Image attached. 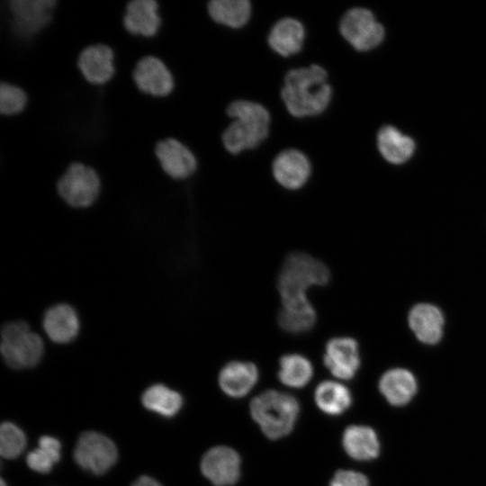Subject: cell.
<instances>
[{
	"label": "cell",
	"mask_w": 486,
	"mask_h": 486,
	"mask_svg": "<svg viewBox=\"0 0 486 486\" xmlns=\"http://www.w3.org/2000/svg\"><path fill=\"white\" fill-rule=\"evenodd\" d=\"M330 280L328 267L304 252H292L284 259L277 277V290L283 309L300 310L313 306L307 292L324 286Z\"/></svg>",
	"instance_id": "cell-1"
},
{
	"label": "cell",
	"mask_w": 486,
	"mask_h": 486,
	"mask_svg": "<svg viewBox=\"0 0 486 486\" xmlns=\"http://www.w3.org/2000/svg\"><path fill=\"white\" fill-rule=\"evenodd\" d=\"M332 96L327 71L319 65L290 70L284 77L281 97L287 111L295 117L323 112Z\"/></svg>",
	"instance_id": "cell-2"
},
{
	"label": "cell",
	"mask_w": 486,
	"mask_h": 486,
	"mask_svg": "<svg viewBox=\"0 0 486 486\" xmlns=\"http://www.w3.org/2000/svg\"><path fill=\"white\" fill-rule=\"evenodd\" d=\"M227 113L234 119L222 134L224 147L230 153L254 148L267 137L270 115L261 104L238 100L229 105Z\"/></svg>",
	"instance_id": "cell-3"
},
{
	"label": "cell",
	"mask_w": 486,
	"mask_h": 486,
	"mask_svg": "<svg viewBox=\"0 0 486 486\" xmlns=\"http://www.w3.org/2000/svg\"><path fill=\"white\" fill-rule=\"evenodd\" d=\"M58 0H0V28L12 38L28 40L52 22Z\"/></svg>",
	"instance_id": "cell-4"
},
{
	"label": "cell",
	"mask_w": 486,
	"mask_h": 486,
	"mask_svg": "<svg viewBox=\"0 0 486 486\" xmlns=\"http://www.w3.org/2000/svg\"><path fill=\"white\" fill-rule=\"evenodd\" d=\"M249 410L265 436L275 440L292 430L299 416L300 405L288 393L267 390L251 400Z\"/></svg>",
	"instance_id": "cell-5"
},
{
	"label": "cell",
	"mask_w": 486,
	"mask_h": 486,
	"mask_svg": "<svg viewBox=\"0 0 486 486\" xmlns=\"http://www.w3.org/2000/svg\"><path fill=\"white\" fill-rule=\"evenodd\" d=\"M1 338L2 356L12 368L33 367L42 357L41 338L31 331L29 325L22 320L6 323L2 328Z\"/></svg>",
	"instance_id": "cell-6"
},
{
	"label": "cell",
	"mask_w": 486,
	"mask_h": 486,
	"mask_svg": "<svg viewBox=\"0 0 486 486\" xmlns=\"http://www.w3.org/2000/svg\"><path fill=\"white\" fill-rule=\"evenodd\" d=\"M102 181L98 173L91 166L80 162H72L56 181L59 197L75 208L92 205L101 194Z\"/></svg>",
	"instance_id": "cell-7"
},
{
	"label": "cell",
	"mask_w": 486,
	"mask_h": 486,
	"mask_svg": "<svg viewBox=\"0 0 486 486\" xmlns=\"http://www.w3.org/2000/svg\"><path fill=\"white\" fill-rule=\"evenodd\" d=\"M114 443L103 434L87 431L79 436L74 449V460L84 470L101 475L117 461Z\"/></svg>",
	"instance_id": "cell-8"
},
{
	"label": "cell",
	"mask_w": 486,
	"mask_h": 486,
	"mask_svg": "<svg viewBox=\"0 0 486 486\" xmlns=\"http://www.w3.org/2000/svg\"><path fill=\"white\" fill-rule=\"evenodd\" d=\"M339 31L347 42L361 51L375 48L384 36L383 28L374 14L361 7L350 9L344 14Z\"/></svg>",
	"instance_id": "cell-9"
},
{
	"label": "cell",
	"mask_w": 486,
	"mask_h": 486,
	"mask_svg": "<svg viewBox=\"0 0 486 486\" xmlns=\"http://www.w3.org/2000/svg\"><path fill=\"white\" fill-rule=\"evenodd\" d=\"M137 88L152 97L168 96L175 89V79L165 62L155 56H145L135 65L131 72Z\"/></svg>",
	"instance_id": "cell-10"
},
{
	"label": "cell",
	"mask_w": 486,
	"mask_h": 486,
	"mask_svg": "<svg viewBox=\"0 0 486 486\" xmlns=\"http://www.w3.org/2000/svg\"><path fill=\"white\" fill-rule=\"evenodd\" d=\"M154 153L163 172L173 180H185L197 169L194 153L177 139L166 138L158 141Z\"/></svg>",
	"instance_id": "cell-11"
},
{
	"label": "cell",
	"mask_w": 486,
	"mask_h": 486,
	"mask_svg": "<svg viewBox=\"0 0 486 486\" xmlns=\"http://www.w3.org/2000/svg\"><path fill=\"white\" fill-rule=\"evenodd\" d=\"M201 471L214 486H231L240 477L241 459L231 447L213 446L203 454Z\"/></svg>",
	"instance_id": "cell-12"
},
{
	"label": "cell",
	"mask_w": 486,
	"mask_h": 486,
	"mask_svg": "<svg viewBox=\"0 0 486 486\" xmlns=\"http://www.w3.org/2000/svg\"><path fill=\"white\" fill-rule=\"evenodd\" d=\"M323 363L338 379H352L360 367L358 344L350 337L340 336L328 339L325 345Z\"/></svg>",
	"instance_id": "cell-13"
},
{
	"label": "cell",
	"mask_w": 486,
	"mask_h": 486,
	"mask_svg": "<svg viewBox=\"0 0 486 486\" xmlns=\"http://www.w3.org/2000/svg\"><path fill=\"white\" fill-rule=\"evenodd\" d=\"M76 64L83 77L94 86L107 84L116 71L113 50L104 43L85 48L80 52Z\"/></svg>",
	"instance_id": "cell-14"
},
{
	"label": "cell",
	"mask_w": 486,
	"mask_h": 486,
	"mask_svg": "<svg viewBox=\"0 0 486 486\" xmlns=\"http://www.w3.org/2000/svg\"><path fill=\"white\" fill-rule=\"evenodd\" d=\"M158 9V0H128L122 16L123 28L133 36H155L161 26Z\"/></svg>",
	"instance_id": "cell-15"
},
{
	"label": "cell",
	"mask_w": 486,
	"mask_h": 486,
	"mask_svg": "<svg viewBox=\"0 0 486 486\" xmlns=\"http://www.w3.org/2000/svg\"><path fill=\"white\" fill-rule=\"evenodd\" d=\"M273 175L280 185L296 190L302 187L310 176V164L299 150L287 149L276 156L273 162Z\"/></svg>",
	"instance_id": "cell-16"
},
{
	"label": "cell",
	"mask_w": 486,
	"mask_h": 486,
	"mask_svg": "<svg viewBox=\"0 0 486 486\" xmlns=\"http://www.w3.org/2000/svg\"><path fill=\"white\" fill-rule=\"evenodd\" d=\"M259 377L256 364L247 361H230L220 371L218 381L222 392L234 398L247 395Z\"/></svg>",
	"instance_id": "cell-17"
},
{
	"label": "cell",
	"mask_w": 486,
	"mask_h": 486,
	"mask_svg": "<svg viewBox=\"0 0 486 486\" xmlns=\"http://www.w3.org/2000/svg\"><path fill=\"white\" fill-rule=\"evenodd\" d=\"M378 388L384 399L392 406L408 404L418 391V383L411 372L404 368H392L381 377Z\"/></svg>",
	"instance_id": "cell-18"
},
{
	"label": "cell",
	"mask_w": 486,
	"mask_h": 486,
	"mask_svg": "<svg viewBox=\"0 0 486 486\" xmlns=\"http://www.w3.org/2000/svg\"><path fill=\"white\" fill-rule=\"evenodd\" d=\"M444 316L442 311L429 303L415 305L409 314V325L417 338L422 343H437L443 334Z\"/></svg>",
	"instance_id": "cell-19"
},
{
	"label": "cell",
	"mask_w": 486,
	"mask_h": 486,
	"mask_svg": "<svg viewBox=\"0 0 486 486\" xmlns=\"http://www.w3.org/2000/svg\"><path fill=\"white\" fill-rule=\"evenodd\" d=\"M345 452L357 461H370L380 454L381 445L374 429L364 425L348 426L342 436Z\"/></svg>",
	"instance_id": "cell-20"
},
{
	"label": "cell",
	"mask_w": 486,
	"mask_h": 486,
	"mask_svg": "<svg viewBox=\"0 0 486 486\" xmlns=\"http://www.w3.org/2000/svg\"><path fill=\"white\" fill-rule=\"evenodd\" d=\"M43 328L48 337L56 343H68L79 330V320L75 310L68 304L50 308L43 319Z\"/></svg>",
	"instance_id": "cell-21"
},
{
	"label": "cell",
	"mask_w": 486,
	"mask_h": 486,
	"mask_svg": "<svg viewBox=\"0 0 486 486\" xmlns=\"http://www.w3.org/2000/svg\"><path fill=\"white\" fill-rule=\"evenodd\" d=\"M305 31L302 24L294 18L278 21L268 35L271 49L284 57L299 52L303 44Z\"/></svg>",
	"instance_id": "cell-22"
},
{
	"label": "cell",
	"mask_w": 486,
	"mask_h": 486,
	"mask_svg": "<svg viewBox=\"0 0 486 486\" xmlns=\"http://www.w3.org/2000/svg\"><path fill=\"white\" fill-rule=\"evenodd\" d=\"M314 399L319 409L328 415L337 416L345 412L352 404L349 389L336 381H322L314 392Z\"/></svg>",
	"instance_id": "cell-23"
},
{
	"label": "cell",
	"mask_w": 486,
	"mask_h": 486,
	"mask_svg": "<svg viewBox=\"0 0 486 486\" xmlns=\"http://www.w3.org/2000/svg\"><path fill=\"white\" fill-rule=\"evenodd\" d=\"M207 11L217 23L240 28L250 18L251 4L248 0H212L208 3Z\"/></svg>",
	"instance_id": "cell-24"
},
{
	"label": "cell",
	"mask_w": 486,
	"mask_h": 486,
	"mask_svg": "<svg viewBox=\"0 0 486 486\" xmlns=\"http://www.w3.org/2000/svg\"><path fill=\"white\" fill-rule=\"evenodd\" d=\"M377 143L382 157L393 164L405 162L414 151L413 140L391 126L381 129Z\"/></svg>",
	"instance_id": "cell-25"
},
{
	"label": "cell",
	"mask_w": 486,
	"mask_h": 486,
	"mask_svg": "<svg viewBox=\"0 0 486 486\" xmlns=\"http://www.w3.org/2000/svg\"><path fill=\"white\" fill-rule=\"evenodd\" d=\"M312 375L313 366L303 355L290 353L281 356L277 376L284 385L302 388L310 381Z\"/></svg>",
	"instance_id": "cell-26"
},
{
	"label": "cell",
	"mask_w": 486,
	"mask_h": 486,
	"mask_svg": "<svg viewBox=\"0 0 486 486\" xmlns=\"http://www.w3.org/2000/svg\"><path fill=\"white\" fill-rule=\"evenodd\" d=\"M143 406L164 417L175 416L182 408L183 398L176 391L163 384H155L142 394Z\"/></svg>",
	"instance_id": "cell-27"
},
{
	"label": "cell",
	"mask_w": 486,
	"mask_h": 486,
	"mask_svg": "<svg viewBox=\"0 0 486 486\" xmlns=\"http://www.w3.org/2000/svg\"><path fill=\"white\" fill-rule=\"evenodd\" d=\"M279 327L288 334L302 335L310 331L317 323L314 307L306 310L280 309L277 314Z\"/></svg>",
	"instance_id": "cell-28"
},
{
	"label": "cell",
	"mask_w": 486,
	"mask_h": 486,
	"mask_svg": "<svg viewBox=\"0 0 486 486\" xmlns=\"http://www.w3.org/2000/svg\"><path fill=\"white\" fill-rule=\"evenodd\" d=\"M29 102L27 93L20 86L0 81V114L15 116L22 113Z\"/></svg>",
	"instance_id": "cell-29"
},
{
	"label": "cell",
	"mask_w": 486,
	"mask_h": 486,
	"mask_svg": "<svg viewBox=\"0 0 486 486\" xmlns=\"http://www.w3.org/2000/svg\"><path fill=\"white\" fill-rule=\"evenodd\" d=\"M26 446L23 431L11 422H4L0 428V454L2 457L13 459L22 454Z\"/></svg>",
	"instance_id": "cell-30"
},
{
	"label": "cell",
	"mask_w": 486,
	"mask_h": 486,
	"mask_svg": "<svg viewBox=\"0 0 486 486\" xmlns=\"http://www.w3.org/2000/svg\"><path fill=\"white\" fill-rule=\"evenodd\" d=\"M26 463L29 468L40 473L50 472L53 465L57 464L56 460L40 447L31 451L27 454Z\"/></svg>",
	"instance_id": "cell-31"
},
{
	"label": "cell",
	"mask_w": 486,
	"mask_h": 486,
	"mask_svg": "<svg viewBox=\"0 0 486 486\" xmlns=\"http://www.w3.org/2000/svg\"><path fill=\"white\" fill-rule=\"evenodd\" d=\"M329 486H370V482L362 472L341 469L335 472Z\"/></svg>",
	"instance_id": "cell-32"
},
{
	"label": "cell",
	"mask_w": 486,
	"mask_h": 486,
	"mask_svg": "<svg viewBox=\"0 0 486 486\" xmlns=\"http://www.w3.org/2000/svg\"><path fill=\"white\" fill-rule=\"evenodd\" d=\"M39 447L48 452L58 463L60 460V442L50 436H43L39 439Z\"/></svg>",
	"instance_id": "cell-33"
},
{
	"label": "cell",
	"mask_w": 486,
	"mask_h": 486,
	"mask_svg": "<svg viewBox=\"0 0 486 486\" xmlns=\"http://www.w3.org/2000/svg\"><path fill=\"white\" fill-rule=\"evenodd\" d=\"M131 486H162L158 481L155 479L143 475L139 477Z\"/></svg>",
	"instance_id": "cell-34"
},
{
	"label": "cell",
	"mask_w": 486,
	"mask_h": 486,
	"mask_svg": "<svg viewBox=\"0 0 486 486\" xmlns=\"http://www.w3.org/2000/svg\"><path fill=\"white\" fill-rule=\"evenodd\" d=\"M0 486H7L3 479L1 480Z\"/></svg>",
	"instance_id": "cell-35"
}]
</instances>
